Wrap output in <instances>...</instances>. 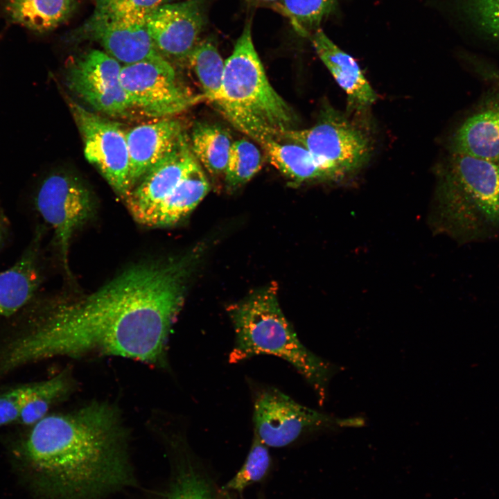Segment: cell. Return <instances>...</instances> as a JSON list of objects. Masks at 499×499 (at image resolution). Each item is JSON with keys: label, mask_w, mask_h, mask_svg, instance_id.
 Wrapping results in <instances>:
<instances>
[{"label": "cell", "mask_w": 499, "mask_h": 499, "mask_svg": "<svg viewBox=\"0 0 499 499\" xmlns=\"http://www.w3.org/2000/svg\"><path fill=\"white\" fill-rule=\"evenodd\" d=\"M210 190V184L196 159L180 182L171 196L154 218L150 227H166L177 224L188 216Z\"/></svg>", "instance_id": "7402d4cb"}, {"label": "cell", "mask_w": 499, "mask_h": 499, "mask_svg": "<svg viewBox=\"0 0 499 499\" xmlns=\"http://www.w3.org/2000/svg\"><path fill=\"white\" fill-rule=\"evenodd\" d=\"M31 387L22 385L0 394V426L17 421Z\"/></svg>", "instance_id": "4dcf8cb0"}, {"label": "cell", "mask_w": 499, "mask_h": 499, "mask_svg": "<svg viewBox=\"0 0 499 499\" xmlns=\"http://www.w3.org/2000/svg\"><path fill=\"white\" fill-rule=\"evenodd\" d=\"M128 435L116 405L95 401L35 423L22 445V459L43 496L100 499L136 483Z\"/></svg>", "instance_id": "7a4b0ae2"}, {"label": "cell", "mask_w": 499, "mask_h": 499, "mask_svg": "<svg viewBox=\"0 0 499 499\" xmlns=\"http://www.w3.org/2000/svg\"><path fill=\"white\" fill-rule=\"evenodd\" d=\"M336 6L337 0H281L277 10L289 19L298 34L308 38Z\"/></svg>", "instance_id": "484cf974"}, {"label": "cell", "mask_w": 499, "mask_h": 499, "mask_svg": "<svg viewBox=\"0 0 499 499\" xmlns=\"http://www.w3.org/2000/svg\"><path fill=\"white\" fill-rule=\"evenodd\" d=\"M66 40L98 42L108 55L124 64L167 60L156 49L146 21L94 11L80 26L69 33Z\"/></svg>", "instance_id": "7c38bea8"}, {"label": "cell", "mask_w": 499, "mask_h": 499, "mask_svg": "<svg viewBox=\"0 0 499 499\" xmlns=\"http://www.w3.org/2000/svg\"><path fill=\"white\" fill-rule=\"evenodd\" d=\"M462 14L479 30L499 42V0H454Z\"/></svg>", "instance_id": "f1b7e54d"}, {"label": "cell", "mask_w": 499, "mask_h": 499, "mask_svg": "<svg viewBox=\"0 0 499 499\" xmlns=\"http://www.w3.org/2000/svg\"><path fill=\"white\" fill-rule=\"evenodd\" d=\"M234 141L225 128L207 122L195 123L189 139L195 159L214 177H225Z\"/></svg>", "instance_id": "603a6c76"}, {"label": "cell", "mask_w": 499, "mask_h": 499, "mask_svg": "<svg viewBox=\"0 0 499 499\" xmlns=\"http://www.w3.org/2000/svg\"><path fill=\"white\" fill-rule=\"evenodd\" d=\"M235 340L229 362L271 355L289 362L311 385L321 403L335 367L311 352L299 340L283 315L277 287L270 284L227 308Z\"/></svg>", "instance_id": "3957f363"}, {"label": "cell", "mask_w": 499, "mask_h": 499, "mask_svg": "<svg viewBox=\"0 0 499 499\" xmlns=\"http://www.w3.org/2000/svg\"><path fill=\"white\" fill-rule=\"evenodd\" d=\"M121 68L107 53L94 49L67 68L65 83L94 110L111 116L123 115L132 105L121 84Z\"/></svg>", "instance_id": "8fae6325"}, {"label": "cell", "mask_w": 499, "mask_h": 499, "mask_svg": "<svg viewBox=\"0 0 499 499\" xmlns=\"http://www.w3.org/2000/svg\"><path fill=\"white\" fill-rule=\"evenodd\" d=\"M434 222L461 243L499 231V164L450 152L439 174Z\"/></svg>", "instance_id": "277c9868"}, {"label": "cell", "mask_w": 499, "mask_h": 499, "mask_svg": "<svg viewBox=\"0 0 499 499\" xmlns=\"http://www.w3.org/2000/svg\"><path fill=\"white\" fill-rule=\"evenodd\" d=\"M69 107L83 140L85 158L123 199L130 189L126 131L119 123L74 102Z\"/></svg>", "instance_id": "30bf717a"}, {"label": "cell", "mask_w": 499, "mask_h": 499, "mask_svg": "<svg viewBox=\"0 0 499 499\" xmlns=\"http://www.w3.org/2000/svg\"><path fill=\"white\" fill-rule=\"evenodd\" d=\"M219 494H220V499H242V498H238V494H237L236 493L227 491H223L221 489H220V491H219Z\"/></svg>", "instance_id": "d6a6232c"}, {"label": "cell", "mask_w": 499, "mask_h": 499, "mask_svg": "<svg viewBox=\"0 0 499 499\" xmlns=\"http://www.w3.org/2000/svg\"><path fill=\"white\" fill-rule=\"evenodd\" d=\"M6 236V229L0 219V248L2 246Z\"/></svg>", "instance_id": "836d02e7"}, {"label": "cell", "mask_w": 499, "mask_h": 499, "mask_svg": "<svg viewBox=\"0 0 499 499\" xmlns=\"http://www.w3.org/2000/svg\"><path fill=\"white\" fill-rule=\"evenodd\" d=\"M187 62L194 72L205 100L214 103L218 98L225 71V60L211 38L199 42Z\"/></svg>", "instance_id": "d4e9b609"}, {"label": "cell", "mask_w": 499, "mask_h": 499, "mask_svg": "<svg viewBox=\"0 0 499 499\" xmlns=\"http://www.w3.org/2000/svg\"><path fill=\"white\" fill-rule=\"evenodd\" d=\"M35 206L53 229L62 267L69 275L71 241L76 231L93 213L94 204L91 195L77 178L55 173L41 182L35 193Z\"/></svg>", "instance_id": "ba28073f"}, {"label": "cell", "mask_w": 499, "mask_h": 499, "mask_svg": "<svg viewBox=\"0 0 499 499\" xmlns=\"http://www.w3.org/2000/svg\"><path fill=\"white\" fill-rule=\"evenodd\" d=\"M184 134L182 123L172 118H163L126 131L130 189L174 148Z\"/></svg>", "instance_id": "9a60e30c"}, {"label": "cell", "mask_w": 499, "mask_h": 499, "mask_svg": "<svg viewBox=\"0 0 499 499\" xmlns=\"http://www.w3.org/2000/svg\"><path fill=\"white\" fill-rule=\"evenodd\" d=\"M263 155L260 149L245 139L234 141L225 174L229 189H234L250 181L261 169Z\"/></svg>", "instance_id": "4316f807"}, {"label": "cell", "mask_w": 499, "mask_h": 499, "mask_svg": "<svg viewBox=\"0 0 499 499\" xmlns=\"http://www.w3.org/2000/svg\"><path fill=\"white\" fill-rule=\"evenodd\" d=\"M35 239L17 261L0 272V316H10L32 301L41 282L39 244Z\"/></svg>", "instance_id": "ac0fdd59"}, {"label": "cell", "mask_w": 499, "mask_h": 499, "mask_svg": "<svg viewBox=\"0 0 499 499\" xmlns=\"http://www.w3.org/2000/svg\"><path fill=\"white\" fill-rule=\"evenodd\" d=\"M76 6V0H0V14L35 33L44 34L67 21Z\"/></svg>", "instance_id": "d6986e66"}, {"label": "cell", "mask_w": 499, "mask_h": 499, "mask_svg": "<svg viewBox=\"0 0 499 499\" xmlns=\"http://www.w3.org/2000/svg\"><path fill=\"white\" fill-rule=\"evenodd\" d=\"M73 388L72 376L67 370L48 380L32 384L17 421L24 425H34L47 415L52 406L66 399Z\"/></svg>", "instance_id": "cb8c5ba5"}, {"label": "cell", "mask_w": 499, "mask_h": 499, "mask_svg": "<svg viewBox=\"0 0 499 499\" xmlns=\"http://www.w3.org/2000/svg\"><path fill=\"white\" fill-rule=\"evenodd\" d=\"M214 104L236 129L257 143L280 140L283 132L295 128V114L271 85L255 49L251 19L225 60L222 88Z\"/></svg>", "instance_id": "5b68a950"}, {"label": "cell", "mask_w": 499, "mask_h": 499, "mask_svg": "<svg viewBox=\"0 0 499 499\" xmlns=\"http://www.w3.org/2000/svg\"><path fill=\"white\" fill-rule=\"evenodd\" d=\"M268 448L254 435L244 464L221 490L241 495L247 487L263 481L272 466Z\"/></svg>", "instance_id": "83f0119b"}, {"label": "cell", "mask_w": 499, "mask_h": 499, "mask_svg": "<svg viewBox=\"0 0 499 499\" xmlns=\"http://www.w3.org/2000/svg\"><path fill=\"white\" fill-rule=\"evenodd\" d=\"M324 65L345 91L350 105L365 107L376 100V94L356 61L338 47L321 29L308 37Z\"/></svg>", "instance_id": "e0dca14e"}, {"label": "cell", "mask_w": 499, "mask_h": 499, "mask_svg": "<svg viewBox=\"0 0 499 499\" xmlns=\"http://www.w3.org/2000/svg\"><path fill=\"white\" fill-rule=\"evenodd\" d=\"M202 248L131 266L94 292L43 304L0 350V374L53 357L120 356L167 367V345Z\"/></svg>", "instance_id": "6da1fadb"}, {"label": "cell", "mask_w": 499, "mask_h": 499, "mask_svg": "<svg viewBox=\"0 0 499 499\" xmlns=\"http://www.w3.org/2000/svg\"><path fill=\"white\" fill-rule=\"evenodd\" d=\"M195 159L189 140L184 134L174 148L145 174L123 199L135 221L150 227L154 218Z\"/></svg>", "instance_id": "5bb4252c"}, {"label": "cell", "mask_w": 499, "mask_h": 499, "mask_svg": "<svg viewBox=\"0 0 499 499\" xmlns=\"http://www.w3.org/2000/svg\"><path fill=\"white\" fill-rule=\"evenodd\" d=\"M258 143L270 164L294 184L330 180L326 173L303 146L275 139Z\"/></svg>", "instance_id": "44dd1931"}, {"label": "cell", "mask_w": 499, "mask_h": 499, "mask_svg": "<svg viewBox=\"0 0 499 499\" xmlns=\"http://www.w3.org/2000/svg\"><path fill=\"white\" fill-rule=\"evenodd\" d=\"M450 152L499 164V94L482 101L461 123L450 139Z\"/></svg>", "instance_id": "2e32d148"}, {"label": "cell", "mask_w": 499, "mask_h": 499, "mask_svg": "<svg viewBox=\"0 0 499 499\" xmlns=\"http://www.w3.org/2000/svg\"><path fill=\"white\" fill-rule=\"evenodd\" d=\"M174 439L178 456L173 477L163 499H220L212 478L186 448L183 438L175 437Z\"/></svg>", "instance_id": "ffe728a7"}, {"label": "cell", "mask_w": 499, "mask_h": 499, "mask_svg": "<svg viewBox=\"0 0 499 499\" xmlns=\"http://www.w3.org/2000/svg\"><path fill=\"white\" fill-rule=\"evenodd\" d=\"M280 140L305 147L330 180H339L358 170L371 151L366 133L329 105L322 110L314 125L286 130Z\"/></svg>", "instance_id": "8992f818"}, {"label": "cell", "mask_w": 499, "mask_h": 499, "mask_svg": "<svg viewBox=\"0 0 499 499\" xmlns=\"http://www.w3.org/2000/svg\"><path fill=\"white\" fill-rule=\"evenodd\" d=\"M250 3L255 6L270 7L274 10L277 9L281 0H247Z\"/></svg>", "instance_id": "1f68e13d"}, {"label": "cell", "mask_w": 499, "mask_h": 499, "mask_svg": "<svg viewBox=\"0 0 499 499\" xmlns=\"http://www.w3.org/2000/svg\"><path fill=\"white\" fill-rule=\"evenodd\" d=\"M170 0H94V11L134 20L146 21L147 17Z\"/></svg>", "instance_id": "f546056e"}, {"label": "cell", "mask_w": 499, "mask_h": 499, "mask_svg": "<svg viewBox=\"0 0 499 499\" xmlns=\"http://www.w3.org/2000/svg\"><path fill=\"white\" fill-rule=\"evenodd\" d=\"M121 81L132 109L149 117L173 116L204 99L203 96L193 95L179 82L168 60L123 64Z\"/></svg>", "instance_id": "9c48e42d"}, {"label": "cell", "mask_w": 499, "mask_h": 499, "mask_svg": "<svg viewBox=\"0 0 499 499\" xmlns=\"http://www.w3.org/2000/svg\"><path fill=\"white\" fill-rule=\"evenodd\" d=\"M254 435L268 447L288 446L320 430L360 426L361 418L339 419L298 403L274 387L261 389L254 403Z\"/></svg>", "instance_id": "52a82bcc"}, {"label": "cell", "mask_w": 499, "mask_h": 499, "mask_svg": "<svg viewBox=\"0 0 499 499\" xmlns=\"http://www.w3.org/2000/svg\"><path fill=\"white\" fill-rule=\"evenodd\" d=\"M207 24V1L186 0L161 5L146 18L149 35L166 59L187 61Z\"/></svg>", "instance_id": "4fadbf2b"}]
</instances>
